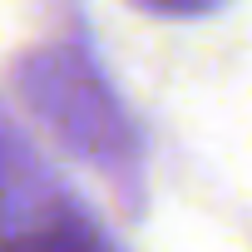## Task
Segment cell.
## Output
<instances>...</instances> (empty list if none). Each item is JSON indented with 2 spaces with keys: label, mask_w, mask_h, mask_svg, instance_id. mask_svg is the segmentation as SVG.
<instances>
[{
  "label": "cell",
  "mask_w": 252,
  "mask_h": 252,
  "mask_svg": "<svg viewBox=\"0 0 252 252\" xmlns=\"http://www.w3.org/2000/svg\"><path fill=\"white\" fill-rule=\"evenodd\" d=\"M0 252H84V247H74L69 237H30V242H10Z\"/></svg>",
  "instance_id": "1"
}]
</instances>
